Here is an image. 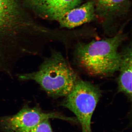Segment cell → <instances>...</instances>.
<instances>
[{
	"mask_svg": "<svg viewBox=\"0 0 132 132\" xmlns=\"http://www.w3.org/2000/svg\"><path fill=\"white\" fill-rule=\"evenodd\" d=\"M31 13L24 0H0V64L7 61L8 54L9 60L14 54L30 53V43L47 38L53 33Z\"/></svg>",
	"mask_w": 132,
	"mask_h": 132,
	"instance_id": "1",
	"label": "cell"
},
{
	"mask_svg": "<svg viewBox=\"0 0 132 132\" xmlns=\"http://www.w3.org/2000/svg\"><path fill=\"white\" fill-rule=\"evenodd\" d=\"M127 35L120 30L110 38L76 44L73 52L76 64L90 75L106 77L119 71L121 56L119 47Z\"/></svg>",
	"mask_w": 132,
	"mask_h": 132,
	"instance_id": "2",
	"label": "cell"
},
{
	"mask_svg": "<svg viewBox=\"0 0 132 132\" xmlns=\"http://www.w3.org/2000/svg\"><path fill=\"white\" fill-rule=\"evenodd\" d=\"M22 80H32L54 98L65 97L71 92L79 76L61 53L52 50L38 71L18 75Z\"/></svg>",
	"mask_w": 132,
	"mask_h": 132,
	"instance_id": "3",
	"label": "cell"
},
{
	"mask_svg": "<svg viewBox=\"0 0 132 132\" xmlns=\"http://www.w3.org/2000/svg\"><path fill=\"white\" fill-rule=\"evenodd\" d=\"M101 95L98 86L79 78L61 105L75 114L81 126L82 132H92V116Z\"/></svg>",
	"mask_w": 132,
	"mask_h": 132,
	"instance_id": "4",
	"label": "cell"
},
{
	"mask_svg": "<svg viewBox=\"0 0 132 132\" xmlns=\"http://www.w3.org/2000/svg\"><path fill=\"white\" fill-rule=\"evenodd\" d=\"M58 119L76 122V118L65 117L57 112H45L38 106H24L14 115L0 118V129L3 132H17L36 126L46 120Z\"/></svg>",
	"mask_w": 132,
	"mask_h": 132,
	"instance_id": "5",
	"label": "cell"
},
{
	"mask_svg": "<svg viewBox=\"0 0 132 132\" xmlns=\"http://www.w3.org/2000/svg\"><path fill=\"white\" fill-rule=\"evenodd\" d=\"M96 18H100L106 33L115 35L119 32L116 23L127 16L131 8V0H92Z\"/></svg>",
	"mask_w": 132,
	"mask_h": 132,
	"instance_id": "6",
	"label": "cell"
},
{
	"mask_svg": "<svg viewBox=\"0 0 132 132\" xmlns=\"http://www.w3.org/2000/svg\"><path fill=\"white\" fill-rule=\"evenodd\" d=\"M82 0H24L25 6L42 19L57 21L70 10L80 5Z\"/></svg>",
	"mask_w": 132,
	"mask_h": 132,
	"instance_id": "7",
	"label": "cell"
},
{
	"mask_svg": "<svg viewBox=\"0 0 132 132\" xmlns=\"http://www.w3.org/2000/svg\"><path fill=\"white\" fill-rule=\"evenodd\" d=\"M95 18L94 4L90 0L69 10L57 22L62 28L72 29L94 20Z\"/></svg>",
	"mask_w": 132,
	"mask_h": 132,
	"instance_id": "8",
	"label": "cell"
},
{
	"mask_svg": "<svg viewBox=\"0 0 132 132\" xmlns=\"http://www.w3.org/2000/svg\"><path fill=\"white\" fill-rule=\"evenodd\" d=\"M121 59L118 78V91L132 100L131 44L125 47L120 52Z\"/></svg>",
	"mask_w": 132,
	"mask_h": 132,
	"instance_id": "9",
	"label": "cell"
},
{
	"mask_svg": "<svg viewBox=\"0 0 132 132\" xmlns=\"http://www.w3.org/2000/svg\"><path fill=\"white\" fill-rule=\"evenodd\" d=\"M17 132H54L50 123L49 120H46L36 126Z\"/></svg>",
	"mask_w": 132,
	"mask_h": 132,
	"instance_id": "10",
	"label": "cell"
}]
</instances>
